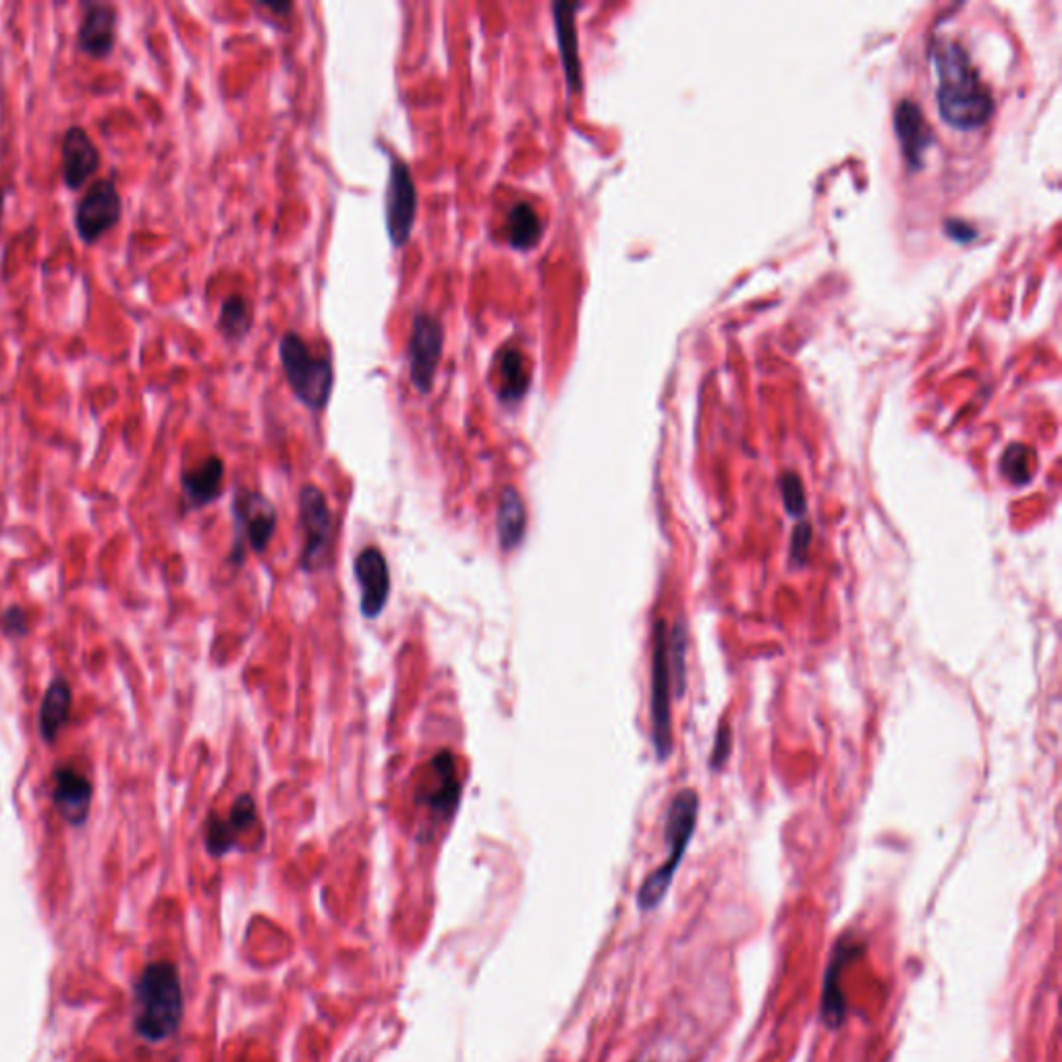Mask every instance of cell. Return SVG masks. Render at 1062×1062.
I'll use <instances>...</instances> for the list:
<instances>
[{
  "label": "cell",
  "mask_w": 1062,
  "mask_h": 1062,
  "mask_svg": "<svg viewBox=\"0 0 1062 1062\" xmlns=\"http://www.w3.org/2000/svg\"><path fill=\"white\" fill-rule=\"evenodd\" d=\"M932 58L938 73V111L957 129H978L994 111V98L957 39H936Z\"/></svg>",
  "instance_id": "6da1fadb"
},
{
  "label": "cell",
  "mask_w": 1062,
  "mask_h": 1062,
  "mask_svg": "<svg viewBox=\"0 0 1062 1062\" xmlns=\"http://www.w3.org/2000/svg\"><path fill=\"white\" fill-rule=\"evenodd\" d=\"M183 1021V987L169 961L144 967L136 984V1031L146 1042H164Z\"/></svg>",
  "instance_id": "7a4b0ae2"
},
{
  "label": "cell",
  "mask_w": 1062,
  "mask_h": 1062,
  "mask_svg": "<svg viewBox=\"0 0 1062 1062\" xmlns=\"http://www.w3.org/2000/svg\"><path fill=\"white\" fill-rule=\"evenodd\" d=\"M697 813H699L697 792L692 789L676 792L666 813V829H664V836L669 843V857L656 871H652L643 880L638 892V905L641 911H652L664 901L666 892L673 884L676 869L681 866L685 850L689 847V841L696 832Z\"/></svg>",
  "instance_id": "3957f363"
},
{
  "label": "cell",
  "mask_w": 1062,
  "mask_h": 1062,
  "mask_svg": "<svg viewBox=\"0 0 1062 1062\" xmlns=\"http://www.w3.org/2000/svg\"><path fill=\"white\" fill-rule=\"evenodd\" d=\"M278 357L290 390L299 403L322 411L329 406L334 388V367L329 357L313 355L308 343L297 332H285L278 343Z\"/></svg>",
  "instance_id": "277c9868"
},
{
  "label": "cell",
  "mask_w": 1062,
  "mask_h": 1062,
  "mask_svg": "<svg viewBox=\"0 0 1062 1062\" xmlns=\"http://www.w3.org/2000/svg\"><path fill=\"white\" fill-rule=\"evenodd\" d=\"M652 743L658 760L664 762L673 752V718H671V656L666 623L658 618L652 633Z\"/></svg>",
  "instance_id": "5b68a950"
},
{
  "label": "cell",
  "mask_w": 1062,
  "mask_h": 1062,
  "mask_svg": "<svg viewBox=\"0 0 1062 1062\" xmlns=\"http://www.w3.org/2000/svg\"><path fill=\"white\" fill-rule=\"evenodd\" d=\"M445 324L438 316L418 311L407 341L409 380L420 395H430L445 349Z\"/></svg>",
  "instance_id": "8992f818"
},
{
  "label": "cell",
  "mask_w": 1062,
  "mask_h": 1062,
  "mask_svg": "<svg viewBox=\"0 0 1062 1062\" xmlns=\"http://www.w3.org/2000/svg\"><path fill=\"white\" fill-rule=\"evenodd\" d=\"M418 216V185L406 160L392 156L388 171L387 202L385 218L387 232L395 250L409 243L411 231Z\"/></svg>",
  "instance_id": "52a82bcc"
},
{
  "label": "cell",
  "mask_w": 1062,
  "mask_h": 1062,
  "mask_svg": "<svg viewBox=\"0 0 1062 1062\" xmlns=\"http://www.w3.org/2000/svg\"><path fill=\"white\" fill-rule=\"evenodd\" d=\"M299 513L306 532L304 550H301V569L308 573H316L329 559L330 541H332V515H330L327 496L322 494L320 488L306 486L301 490Z\"/></svg>",
  "instance_id": "ba28073f"
},
{
  "label": "cell",
  "mask_w": 1062,
  "mask_h": 1062,
  "mask_svg": "<svg viewBox=\"0 0 1062 1062\" xmlns=\"http://www.w3.org/2000/svg\"><path fill=\"white\" fill-rule=\"evenodd\" d=\"M232 515L237 525V546L232 557H243V544H250L255 552H264L276 532V511L271 501L253 490H239L232 501Z\"/></svg>",
  "instance_id": "9c48e42d"
},
{
  "label": "cell",
  "mask_w": 1062,
  "mask_h": 1062,
  "mask_svg": "<svg viewBox=\"0 0 1062 1062\" xmlns=\"http://www.w3.org/2000/svg\"><path fill=\"white\" fill-rule=\"evenodd\" d=\"M461 799V780L457 774V764L450 752H441L430 762V773L424 787L418 792V801L432 811L434 815L450 820L455 811L459 810Z\"/></svg>",
  "instance_id": "30bf717a"
},
{
  "label": "cell",
  "mask_w": 1062,
  "mask_h": 1062,
  "mask_svg": "<svg viewBox=\"0 0 1062 1062\" xmlns=\"http://www.w3.org/2000/svg\"><path fill=\"white\" fill-rule=\"evenodd\" d=\"M121 216V197L113 181H98L76 210V227L79 237L88 243H94L109 229H113Z\"/></svg>",
  "instance_id": "8fae6325"
},
{
  "label": "cell",
  "mask_w": 1062,
  "mask_h": 1062,
  "mask_svg": "<svg viewBox=\"0 0 1062 1062\" xmlns=\"http://www.w3.org/2000/svg\"><path fill=\"white\" fill-rule=\"evenodd\" d=\"M355 580L362 587V598L359 608L366 618H376L382 615L387 608L388 596H390V573H388L387 559L380 548L369 546L364 548L355 564Z\"/></svg>",
  "instance_id": "7c38bea8"
},
{
  "label": "cell",
  "mask_w": 1062,
  "mask_h": 1062,
  "mask_svg": "<svg viewBox=\"0 0 1062 1062\" xmlns=\"http://www.w3.org/2000/svg\"><path fill=\"white\" fill-rule=\"evenodd\" d=\"M92 783L85 774L79 773L73 766H58L55 770V789L53 803L60 818L71 826H83L90 806H92Z\"/></svg>",
  "instance_id": "4fadbf2b"
},
{
  "label": "cell",
  "mask_w": 1062,
  "mask_h": 1062,
  "mask_svg": "<svg viewBox=\"0 0 1062 1062\" xmlns=\"http://www.w3.org/2000/svg\"><path fill=\"white\" fill-rule=\"evenodd\" d=\"M580 7V2H564V0L552 4L560 62L571 94H578L581 90L580 38H578V23H575Z\"/></svg>",
  "instance_id": "5bb4252c"
},
{
  "label": "cell",
  "mask_w": 1062,
  "mask_h": 1062,
  "mask_svg": "<svg viewBox=\"0 0 1062 1062\" xmlns=\"http://www.w3.org/2000/svg\"><path fill=\"white\" fill-rule=\"evenodd\" d=\"M894 129L901 144L903 155L907 156L909 162L913 167H920L927 148L934 141L932 127L924 116V111L920 109L917 102L913 100H901L897 111H894Z\"/></svg>",
  "instance_id": "9a60e30c"
},
{
  "label": "cell",
  "mask_w": 1062,
  "mask_h": 1062,
  "mask_svg": "<svg viewBox=\"0 0 1062 1062\" xmlns=\"http://www.w3.org/2000/svg\"><path fill=\"white\" fill-rule=\"evenodd\" d=\"M100 155L94 141L81 129L71 127L62 137V179L67 187L79 190L96 173Z\"/></svg>",
  "instance_id": "2e32d148"
},
{
  "label": "cell",
  "mask_w": 1062,
  "mask_h": 1062,
  "mask_svg": "<svg viewBox=\"0 0 1062 1062\" xmlns=\"http://www.w3.org/2000/svg\"><path fill=\"white\" fill-rule=\"evenodd\" d=\"M859 945H853V940L845 936L843 943H838L836 948H834V955H832L831 966H829V973H826V982H824V992H822V1017L824 1021L832 1029L841 1027L843 1021H845V1010H847V1003H845V994L838 985V980L845 971L847 963H850L857 952H859Z\"/></svg>",
  "instance_id": "e0dca14e"
},
{
  "label": "cell",
  "mask_w": 1062,
  "mask_h": 1062,
  "mask_svg": "<svg viewBox=\"0 0 1062 1062\" xmlns=\"http://www.w3.org/2000/svg\"><path fill=\"white\" fill-rule=\"evenodd\" d=\"M116 13L109 4H88L79 27V48L90 57H104L115 46Z\"/></svg>",
  "instance_id": "ac0fdd59"
},
{
  "label": "cell",
  "mask_w": 1062,
  "mask_h": 1062,
  "mask_svg": "<svg viewBox=\"0 0 1062 1062\" xmlns=\"http://www.w3.org/2000/svg\"><path fill=\"white\" fill-rule=\"evenodd\" d=\"M225 464L218 457H208L204 464L185 471L181 478L185 506L202 509L214 503L222 492Z\"/></svg>",
  "instance_id": "d6986e66"
},
{
  "label": "cell",
  "mask_w": 1062,
  "mask_h": 1062,
  "mask_svg": "<svg viewBox=\"0 0 1062 1062\" xmlns=\"http://www.w3.org/2000/svg\"><path fill=\"white\" fill-rule=\"evenodd\" d=\"M73 704V692L62 676H55L44 694L39 706V734L46 743H55L60 731L67 727Z\"/></svg>",
  "instance_id": "ffe728a7"
},
{
  "label": "cell",
  "mask_w": 1062,
  "mask_h": 1062,
  "mask_svg": "<svg viewBox=\"0 0 1062 1062\" xmlns=\"http://www.w3.org/2000/svg\"><path fill=\"white\" fill-rule=\"evenodd\" d=\"M499 372V399L509 407L519 406L529 392L532 376L525 366V355L519 349L509 347L501 351L496 359Z\"/></svg>",
  "instance_id": "44dd1931"
},
{
  "label": "cell",
  "mask_w": 1062,
  "mask_h": 1062,
  "mask_svg": "<svg viewBox=\"0 0 1062 1062\" xmlns=\"http://www.w3.org/2000/svg\"><path fill=\"white\" fill-rule=\"evenodd\" d=\"M540 214L529 202H517L509 208L504 222V237L511 248L519 252H529L538 248L541 241Z\"/></svg>",
  "instance_id": "7402d4cb"
},
{
  "label": "cell",
  "mask_w": 1062,
  "mask_h": 1062,
  "mask_svg": "<svg viewBox=\"0 0 1062 1062\" xmlns=\"http://www.w3.org/2000/svg\"><path fill=\"white\" fill-rule=\"evenodd\" d=\"M525 529H527V513H525L522 496L515 488H504L501 504H499V517H496V532L504 552H513L515 548L522 546Z\"/></svg>",
  "instance_id": "603a6c76"
},
{
  "label": "cell",
  "mask_w": 1062,
  "mask_h": 1062,
  "mask_svg": "<svg viewBox=\"0 0 1062 1062\" xmlns=\"http://www.w3.org/2000/svg\"><path fill=\"white\" fill-rule=\"evenodd\" d=\"M253 316L250 304L241 295H231L225 299L220 316H218V329L229 339V341H241L248 336L252 330Z\"/></svg>",
  "instance_id": "cb8c5ba5"
},
{
  "label": "cell",
  "mask_w": 1062,
  "mask_h": 1062,
  "mask_svg": "<svg viewBox=\"0 0 1062 1062\" xmlns=\"http://www.w3.org/2000/svg\"><path fill=\"white\" fill-rule=\"evenodd\" d=\"M1034 467H1036V453H1034L1031 446L1024 445V443H1015V445L1008 446L1003 459H1001L1003 476L1013 486H1019V488L1031 482Z\"/></svg>",
  "instance_id": "d4e9b609"
},
{
  "label": "cell",
  "mask_w": 1062,
  "mask_h": 1062,
  "mask_svg": "<svg viewBox=\"0 0 1062 1062\" xmlns=\"http://www.w3.org/2000/svg\"><path fill=\"white\" fill-rule=\"evenodd\" d=\"M237 832L232 831L227 818L210 815L206 824V849L213 857H222L237 847Z\"/></svg>",
  "instance_id": "484cf974"
},
{
  "label": "cell",
  "mask_w": 1062,
  "mask_h": 1062,
  "mask_svg": "<svg viewBox=\"0 0 1062 1062\" xmlns=\"http://www.w3.org/2000/svg\"><path fill=\"white\" fill-rule=\"evenodd\" d=\"M780 494H783V503H785V509L791 517H803L806 511H808V496H806V488H803V482L797 473L792 471H787L783 478H780Z\"/></svg>",
  "instance_id": "4316f807"
},
{
  "label": "cell",
  "mask_w": 1062,
  "mask_h": 1062,
  "mask_svg": "<svg viewBox=\"0 0 1062 1062\" xmlns=\"http://www.w3.org/2000/svg\"><path fill=\"white\" fill-rule=\"evenodd\" d=\"M685 654H687V625L678 620L673 638L669 639V656H673V673L676 675L678 694H683L685 689Z\"/></svg>",
  "instance_id": "83f0119b"
},
{
  "label": "cell",
  "mask_w": 1062,
  "mask_h": 1062,
  "mask_svg": "<svg viewBox=\"0 0 1062 1062\" xmlns=\"http://www.w3.org/2000/svg\"><path fill=\"white\" fill-rule=\"evenodd\" d=\"M811 538H813V532H811L810 523L801 522L795 525L791 540V560L795 564L801 567L806 562V559H808Z\"/></svg>",
  "instance_id": "f1b7e54d"
},
{
  "label": "cell",
  "mask_w": 1062,
  "mask_h": 1062,
  "mask_svg": "<svg viewBox=\"0 0 1062 1062\" xmlns=\"http://www.w3.org/2000/svg\"><path fill=\"white\" fill-rule=\"evenodd\" d=\"M731 745H733V731L729 724H720L718 731H716L715 739V750H712V757H710V766L718 770L724 766V762L729 760L731 755Z\"/></svg>",
  "instance_id": "f546056e"
},
{
  "label": "cell",
  "mask_w": 1062,
  "mask_h": 1062,
  "mask_svg": "<svg viewBox=\"0 0 1062 1062\" xmlns=\"http://www.w3.org/2000/svg\"><path fill=\"white\" fill-rule=\"evenodd\" d=\"M0 627L7 636L11 638H21L30 631V623H27V615L25 610L20 608V606H13L9 610L2 613V620H0Z\"/></svg>",
  "instance_id": "4dcf8cb0"
},
{
  "label": "cell",
  "mask_w": 1062,
  "mask_h": 1062,
  "mask_svg": "<svg viewBox=\"0 0 1062 1062\" xmlns=\"http://www.w3.org/2000/svg\"><path fill=\"white\" fill-rule=\"evenodd\" d=\"M945 227H947L948 235L952 239H957V241H969V239L975 237V231L967 222H963V220H948Z\"/></svg>",
  "instance_id": "1f68e13d"
},
{
  "label": "cell",
  "mask_w": 1062,
  "mask_h": 1062,
  "mask_svg": "<svg viewBox=\"0 0 1062 1062\" xmlns=\"http://www.w3.org/2000/svg\"><path fill=\"white\" fill-rule=\"evenodd\" d=\"M264 7H266V9H271V11H290L289 2H283V4H274V2H266Z\"/></svg>",
  "instance_id": "d6a6232c"
},
{
  "label": "cell",
  "mask_w": 1062,
  "mask_h": 1062,
  "mask_svg": "<svg viewBox=\"0 0 1062 1062\" xmlns=\"http://www.w3.org/2000/svg\"><path fill=\"white\" fill-rule=\"evenodd\" d=\"M0 214H2V192H0Z\"/></svg>",
  "instance_id": "836d02e7"
}]
</instances>
